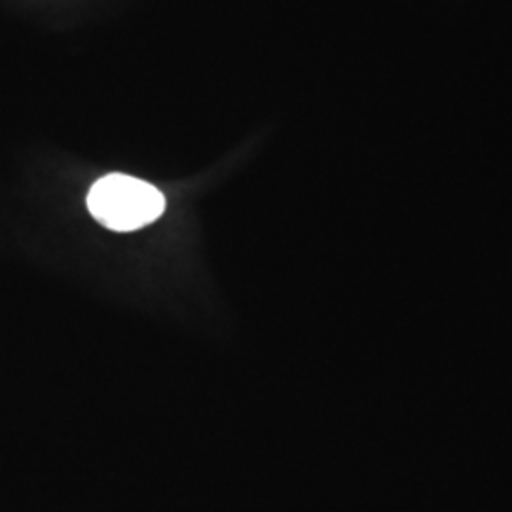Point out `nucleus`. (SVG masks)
<instances>
[{
  "instance_id": "1",
  "label": "nucleus",
  "mask_w": 512,
  "mask_h": 512,
  "mask_svg": "<svg viewBox=\"0 0 512 512\" xmlns=\"http://www.w3.org/2000/svg\"><path fill=\"white\" fill-rule=\"evenodd\" d=\"M93 219L114 232H133L160 219L164 194L141 179L112 173L93 184L88 194Z\"/></svg>"
}]
</instances>
